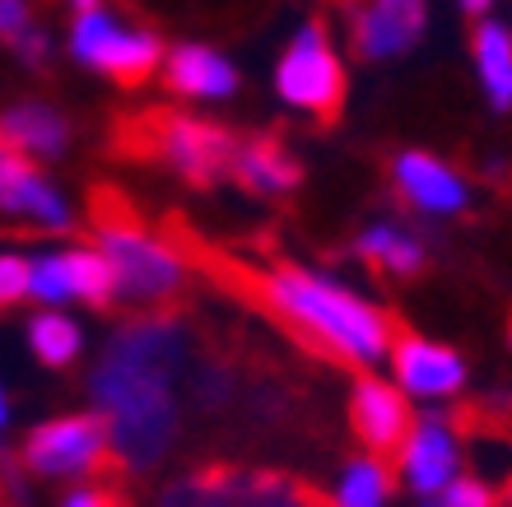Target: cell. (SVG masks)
<instances>
[{
	"instance_id": "obj_8",
	"label": "cell",
	"mask_w": 512,
	"mask_h": 507,
	"mask_svg": "<svg viewBox=\"0 0 512 507\" xmlns=\"http://www.w3.org/2000/svg\"><path fill=\"white\" fill-rule=\"evenodd\" d=\"M19 466L33 480H98V475H131L117 461L103 414H66L47 419L24 438Z\"/></svg>"
},
{
	"instance_id": "obj_3",
	"label": "cell",
	"mask_w": 512,
	"mask_h": 507,
	"mask_svg": "<svg viewBox=\"0 0 512 507\" xmlns=\"http://www.w3.org/2000/svg\"><path fill=\"white\" fill-rule=\"evenodd\" d=\"M94 247L108 256L117 284V312H168L187 298L191 266L168 233L149 228L112 187L94 191Z\"/></svg>"
},
{
	"instance_id": "obj_29",
	"label": "cell",
	"mask_w": 512,
	"mask_h": 507,
	"mask_svg": "<svg viewBox=\"0 0 512 507\" xmlns=\"http://www.w3.org/2000/svg\"><path fill=\"white\" fill-rule=\"evenodd\" d=\"M457 10L475 24V19H485V14H499V0H457Z\"/></svg>"
},
{
	"instance_id": "obj_32",
	"label": "cell",
	"mask_w": 512,
	"mask_h": 507,
	"mask_svg": "<svg viewBox=\"0 0 512 507\" xmlns=\"http://www.w3.org/2000/svg\"><path fill=\"white\" fill-rule=\"evenodd\" d=\"M322 507H336V503H331V498H326V503H322Z\"/></svg>"
},
{
	"instance_id": "obj_27",
	"label": "cell",
	"mask_w": 512,
	"mask_h": 507,
	"mask_svg": "<svg viewBox=\"0 0 512 507\" xmlns=\"http://www.w3.org/2000/svg\"><path fill=\"white\" fill-rule=\"evenodd\" d=\"M33 24V0H0V47H14Z\"/></svg>"
},
{
	"instance_id": "obj_26",
	"label": "cell",
	"mask_w": 512,
	"mask_h": 507,
	"mask_svg": "<svg viewBox=\"0 0 512 507\" xmlns=\"http://www.w3.org/2000/svg\"><path fill=\"white\" fill-rule=\"evenodd\" d=\"M10 52H14V61H19L24 70H47L52 66V56H56V42H52V33H47L42 24H33L24 38L14 42Z\"/></svg>"
},
{
	"instance_id": "obj_13",
	"label": "cell",
	"mask_w": 512,
	"mask_h": 507,
	"mask_svg": "<svg viewBox=\"0 0 512 507\" xmlns=\"http://www.w3.org/2000/svg\"><path fill=\"white\" fill-rule=\"evenodd\" d=\"M159 80L182 103H229V98L243 94L238 61L224 47H210V42H168Z\"/></svg>"
},
{
	"instance_id": "obj_15",
	"label": "cell",
	"mask_w": 512,
	"mask_h": 507,
	"mask_svg": "<svg viewBox=\"0 0 512 507\" xmlns=\"http://www.w3.org/2000/svg\"><path fill=\"white\" fill-rule=\"evenodd\" d=\"M359 266H368L373 280H419L429 275V238L405 219H378V224L359 228L354 238Z\"/></svg>"
},
{
	"instance_id": "obj_25",
	"label": "cell",
	"mask_w": 512,
	"mask_h": 507,
	"mask_svg": "<svg viewBox=\"0 0 512 507\" xmlns=\"http://www.w3.org/2000/svg\"><path fill=\"white\" fill-rule=\"evenodd\" d=\"M28 298V256L0 252V312H10Z\"/></svg>"
},
{
	"instance_id": "obj_17",
	"label": "cell",
	"mask_w": 512,
	"mask_h": 507,
	"mask_svg": "<svg viewBox=\"0 0 512 507\" xmlns=\"http://www.w3.org/2000/svg\"><path fill=\"white\" fill-rule=\"evenodd\" d=\"M229 182H238L247 196H261V201H284L303 187V163L280 135H247L238 140Z\"/></svg>"
},
{
	"instance_id": "obj_12",
	"label": "cell",
	"mask_w": 512,
	"mask_h": 507,
	"mask_svg": "<svg viewBox=\"0 0 512 507\" xmlns=\"http://www.w3.org/2000/svg\"><path fill=\"white\" fill-rule=\"evenodd\" d=\"M0 214L24 219L33 233H47V238L75 233V210L47 177V168L10 145H0Z\"/></svg>"
},
{
	"instance_id": "obj_23",
	"label": "cell",
	"mask_w": 512,
	"mask_h": 507,
	"mask_svg": "<svg viewBox=\"0 0 512 507\" xmlns=\"http://www.w3.org/2000/svg\"><path fill=\"white\" fill-rule=\"evenodd\" d=\"M28 298L33 303H70L75 289H70V266H66V247L61 252H38L28 261Z\"/></svg>"
},
{
	"instance_id": "obj_21",
	"label": "cell",
	"mask_w": 512,
	"mask_h": 507,
	"mask_svg": "<svg viewBox=\"0 0 512 507\" xmlns=\"http://www.w3.org/2000/svg\"><path fill=\"white\" fill-rule=\"evenodd\" d=\"M28 345H33V354L47 368L66 373L80 359V326L70 317H61V312H38V317L28 321Z\"/></svg>"
},
{
	"instance_id": "obj_10",
	"label": "cell",
	"mask_w": 512,
	"mask_h": 507,
	"mask_svg": "<svg viewBox=\"0 0 512 507\" xmlns=\"http://www.w3.org/2000/svg\"><path fill=\"white\" fill-rule=\"evenodd\" d=\"M387 182L401 210L419 214V219H461L471 210L466 173L429 149H396L387 159Z\"/></svg>"
},
{
	"instance_id": "obj_7",
	"label": "cell",
	"mask_w": 512,
	"mask_h": 507,
	"mask_svg": "<svg viewBox=\"0 0 512 507\" xmlns=\"http://www.w3.org/2000/svg\"><path fill=\"white\" fill-rule=\"evenodd\" d=\"M238 140L229 126L205 117H187V112H154L135 126V154L149 163H159L177 182H187L196 191H210L219 182H229Z\"/></svg>"
},
{
	"instance_id": "obj_24",
	"label": "cell",
	"mask_w": 512,
	"mask_h": 507,
	"mask_svg": "<svg viewBox=\"0 0 512 507\" xmlns=\"http://www.w3.org/2000/svg\"><path fill=\"white\" fill-rule=\"evenodd\" d=\"M126 480H131V475H98V480H89L84 489L66 494L61 507H135Z\"/></svg>"
},
{
	"instance_id": "obj_31",
	"label": "cell",
	"mask_w": 512,
	"mask_h": 507,
	"mask_svg": "<svg viewBox=\"0 0 512 507\" xmlns=\"http://www.w3.org/2000/svg\"><path fill=\"white\" fill-rule=\"evenodd\" d=\"M0 428H5V391H0Z\"/></svg>"
},
{
	"instance_id": "obj_22",
	"label": "cell",
	"mask_w": 512,
	"mask_h": 507,
	"mask_svg": "<svg viewBox=\"0 0 512 507\" xmlns=\"http://www.w3.org/2000/svg\"><path fill=\"white\" fill-rule=\"evenodd\" d=\"M391 489H396V470L378 466V461H350L340 475L336 507H382Z\"/></svg>"
},
{
	"instance_id": "obj_28",
	"label": "cell",
	"mask_w": 512,
	"mask_h": 507,
	"mask_svg": "<svg viewBox=\"0 0 512 507\" xmlns=\"http://www.w3.org/2000/svg\"><path fill=\"white\" fill-rule=\"evenodd\" d=\"M443 507H499V494H494L485 480H466V475H457V480L447 484Z\"/></svg>"
},
{
	"instance_id": "obj_4",
	"label": "cell",
	"mask_w": 512,
	"mask_h": 507,
	"mask_svg": "<svg viewBox=\"0 0 512 507\" xmlns=\"http://www.w3.org/2000/svg\"><path fill=\"white\" fill-rule=\"evenodd\" d=\"M270 89L289 112L322 121V126H331L345 112L350 66H345V52H340V42L326 19L312 14L289 33V42L275 56V70H270Z\"/></svg>"
},
{
	"instance_id": "obj_20",
	"label": "cell",
	"mask_w": 512,
	"mask_h": 507,
	"mask_svg": "<svg viewBox=\"0 0 512 507\" xmlns=\"http://www.w3.org/2000/svg\"><path fill=\"white\" fill-rule=\"evenodd\" d=\"M70 266V289L80 303H89L94 312H117V284H112V266L98 247H66Z\"/></svg>"
},
{
	"instance_id": "obj_1",
	"label": "cell",
	"mask_w": 512,
	"mask_h": 507,
	"mask_svg": "<svg viewBox=\"0 0 512 507\" xmlns=\"http://www.w3.org/2000/svg\"><path fill=\"white\" fill-rule=\"evenodd\" d=\"M168 238L182 247L187 266L205 270L247 312H256L275 331H284V340L298 354L331 363L340 373H364L373 359L391 354V331H396L401 317L364 303L345 284L326 280V275L298 266V261L247 266V261H233V256H215L205 247H196V242H187L177 228H168Z\"/></svg>"
},
{
	"instance_id": "obj_6",
	"label": "cell",
	"mask_w": 512,
	"mask_h": 507,
	"mask_svg": "<svg viewBox=\"0 0 512 507\" xmlns=\"http://www.w3.org/2000/svg\"><path fill=\"white\" fill-rule=\"evenodd\" d=\"M66 52L89 75H103V80L122 84V89H135V84L159 75L168 42L149 24L126 19L108 0V5H94V10H84V14H70Z\"/></svg>"
},
{
	"instance_id": "obj_34",
	"label": "cell",
	"mask_w": 512,
	"mask_h": 507,
	"mask_svg": "<svg viewBox=\"0 0 512 507\" xmlns=\"http://www.w3.org/2000/svg\"><path fill=\"white\" fill-rule=\"evenodd\" d=\"M508 340H512V321H508Z\"/></svg>"
},
{
	"instance_id": "obj_19",
	"label": "cell",
	"mask_w": 512,
	"mask_h": 507,
	"mask_svg": "<svg viewBox=\"0 0 512 507\" xmlns=\"http://www.w3.org/2000/svg\"><path fill=\"white\" fill-rule=\"evenodd\" d=\"M401 470L415 494H438V489H447V484L457 480V438H452L447 419H438V414L415 419V433L405 442Z\"/></svg>"
},
{
	"instance_id": "obj_18",
	"label": "cell",
	"mask_w": 512,
	"mask_h": 507,
	"mask_svg": "<svg viewBox=\"0 0 512 507\" xmlns=\"http://www.w3.org/2000/svg\"><path fill=\"white\" fill-rule=\"evenodd\" d=\"M471 70L475 89L489 103V112H512V24L503 14H485L471 24Z\"/></svg>"
},
{
	"instance_id": "obj_9",
	"label": "cell",
	"mask_w": 512,
	"mask_h": 507,
	"mask_svg": "<svg viewBox=\"0 0 512 507\" xmlns=\"http://www.w3.org/2000/svg\"><path fill=\"white\" fill-rule=\"evenodd\" d=\"M345 28L350 52L364 66H391L424 47L433 28V0H350Z\"/></svg>"
},
{
	"instance_id": "obj_11",
	"label": "cell",
	"mask_w": 512,
	"mask_h": 507,
	"mask_svg": "<svg viewBox=\"0 0 512 507\" xmlns=\"http://www.w3.org/2000/svg\"><path fill=\"white\" fill-rule=\"evenodd\" d=\"M350 433L359 438L368 461L401 470L405 442L415 433V410H410V401L396 387L378 382L373 373H359L350 391Z\"/></svg>"
},
{
	"instance_id": "obj_33",
	"label": "cell",
	"mask_w": 512,
	"mask_h": 507,
	"mask_svg": "<svg viewBox=\"0 0 512 507\" xmlns=\"http://www.w3.org/2000/svg\"><path fill=\"white\" fill-rule=\"evenodd\" d=\"M424 507H443V503H424Z\"/></svg>"
},
{
	"instance_id": "obj_30",
	"label": "cell",
	"mask_w": 512,
	"mask_h": 507,
	"mask_svg": "<svg viewBox=\"0 0 512 507\" xmlns=\"http://www.w3.org/2000/svg\"><path fill=\"white\" fill-rule=\"evenodd\" d=\"M94 5H108V0H66L70 14H84V10H94Z\"/></svg>"
},
{
	"instance_id": "obj_14",
	"label": "cell",
	"mask_w": 512,
	"mask_h": 507,
	"mask_svg": "<svg viewBox=\"0 0 512 507\" xmlns=\"http://www.w3.org/2000/svg\"><path fill=\"white\" fill-rule=\"evenodd\" d=\"M391 368L410 396H457L466 382V363L457 359V349L429 345L405 321H396L391 331Z\"/></svg>"
},
{
	"instance_id": "obj_5",
	"label": "cell",
	"mask_w": 512,
	"mask_h": 507,
	"mask_svg": "<svg viewBox=\"0 0 512 507\" xmlns=\"http://www.w3.org/2000/svg\"><path fill=\"white\" fill-rule=\"evenodd\" d=\"M326 489L270 466L201 461L154 494L149 507H322Z\"/></svg>"
},
{
	"instance_id": "obj_16",
	"label": "cell",
	"mask_w": 512,
	"mask_h": 507,
	"mask_svg": "<svg viewBox=\"0 0 512 507\" xmlns=\"http://www.w3.org/2000/svg\"><path fill=\"white\" fill-rule=\"evenodd\" d=\"M75 126L56 103L47 98H14L10 107H0V145L19 149L38 163H56L66 159Z\"/></svg>"
},
{
	"instance_id": "obj_2",
	"label": "cell",
	"mask_w": 512,
	"mask_h": 507,
	"mask_svg": "<svg viewBox=\"0 0 512 507\" xmlns=\"http://www.w3.org/2000/svg\"><path fill=\"white\" fill-rule=\"evenodd\" d=\"M196 345H201V326L182 317V307L140 312L112 331L89 377V396L108 419L112 452L131 475H149L177 442L182 419H177L173 382L187 373Z\"/></svg>"
}]
</instances>
